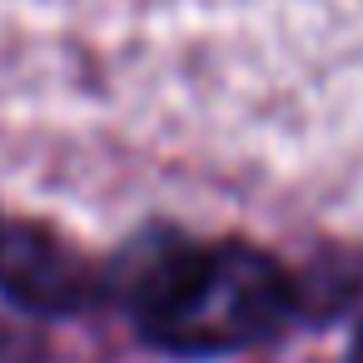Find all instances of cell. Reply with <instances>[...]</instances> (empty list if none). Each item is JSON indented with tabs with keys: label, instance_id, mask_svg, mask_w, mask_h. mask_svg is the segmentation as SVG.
<instances>
[{
	"label": "cell",
	"instance_id": "obj_1",
	"mask_svg": "<svg viewBox=\"0 0 363 363\" xmlns=\"http://www.w3.org/2000/svg\"><path fill=\"white\" fill-rule=\"evenodd\" d=\"M140 333L184 358L264 343L294 313V279L249 244H150L125 269Z\"/></svg>",
	"mask_w": 363,
	"mask_h": 363
},
{
	"label": "cell",
	"instance_id": "obj_2",
	"mask_svg": "<svg viewBox=\"0 0 363 363\" xmlns=\"http://www.w3.org/2000/svg\"><path fill=\"white\" fill-rule=\"evenodd\" d=\"M0 294L30 313H75L95 303L100 274L55 234L0 219Z\"/></svg>",
	"mask_w": 363,
	"mask_h": 363
},
{
	"label": "cell",
	"instance_id": "obj_3",
	"mask_svg": "<svg viewBox=\"0 0 363 363\" xmlns=\"http://www.w3.org/2000/svg\"><path fill=\"white\" fill-rule=\"evenodd\" d=\"M353 363H363V328H358V338H353Z\"/></svg>",
	"mask_w": 363,
	"mask_h": 363
}]
</instances>
